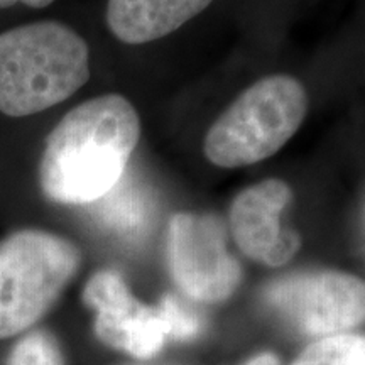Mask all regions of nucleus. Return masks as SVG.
I'll list each match as a JSON object with an SVG mask.
<instances>
[{
    "label": "nucleus",
    "instance_id": "obj_13",
    "mask_svg": "<svg viewBox=\"0 0 365 365\" xmlns=\"http://www.w3.org/2000/svg\"><path fill=\"white\" fill-rule=\"evenodd\" d=\"M166 313L170 323V336L178 340L193 339L202 330V322L195 312H191L173 296H164L159 303Z\"/></svg>",
    "mask_w": 365,
    "mask_h": 365
},
{
    "label": "nucleus",
    "instance_id": "obj_10",
    "mask_svg": "<svg viewBox=\"0 0 365 365\" xmlns=\"http://www.w3.org/2000/svg\"><path fill=\"white\" fill-rule=\"evenodd\" d=\"M98 202L100 220L124 235L143 234L153 220V198L134 180L122 178Z\"/></svg>",
    "mask_w": 365,
    "mask_h": 365
},
{
    "label": "nucleus",
    "instance_id": "obj_12",
    "mask_svg": "<svg viewBox=\"0 0 365 365\" xmlns=\"http://www.w3.org/2000/svg\"><path fill=\"white\" fill-rule=\"evenodd\" d=\"M9 365H63L56 341L46 331H33L17 341Z\"/></svg>",
    "mask_w": 365,
    "mask_h": 365
},
{
    "label": "nucleus",
    "instance_id": "obj_2",
    "mask_svg": "<svg viewBox=\"0 0 365 365\" xmlns=\"http://www.w3.org/2000/svg\"><path fill=\"white\" fill-rule=\"evenodd\" d=\"M88 78V46L71 27L43 21L0 34V112L6 115L48 110Z\"/></svg>",
    "mask_w": 365,
    "mask_h": 365
},
{
    "label": "nucleus",
    "instance_id": "obj_8",
    "mask_svg": "<svg viewBox=\"0 0 365 365\" xmlns=\"http://www.w3.org/2000/svg\"><path fill=\"white\" fill-rule=\"evenodd\" d=\"M293 191L281 180H266L237 195L230 208L232 234L242 252L267 266H282L299 249V237L281 223Z\"/></svg>",
    "mask_w": 365,
    "mask_h": 365
},
{
    "label": "nucleus",
    "instance_id": "obj_14",
    "mask_svg": "<svg viewBox=\"0 0 365 365\" xmlns=\"http://www.w3.org/2000/svg\"><path fill=\"white\" fill-rule=\"evenodd\" d=\"M54 0H0V9H7L16 6V4H24L27 7L33 9H43L53 4Z\"/></svg>",
    "mask_w": 365,
    "mask_h": 365
},
{
    "label": "nucleus",
    "instance_id": "obj_6",
    "mask_svg": "<svg viewBox=\"0 0 365 365\" xmlns=\"http://www.w3.org/2000/svg\"><path fill=\"white\" fill-rule=\"evenodd\" d=\"M168 257L176 284L196 301L225 299L240 281L239 262L227 250L225 230L212 215L173 217Z\"/></svg>",
    "mask_w": 365,
    "mask_h": 365
},
{
    "label": "nucleus",
    "instance_id": "obj_11",
    "mask_svg": "<svg viewBox=\"0 0 365 365\" xmlns=\"http://www.w3.org/2000/svg\"><path fill=\"white\" fill-rule=\"evenodd\" d=\"M291 365H365V339L333 335L309 345Z\"/></svg>",
    "mask_w": 365,
    "mask_h": 365
},
{
    "label": "nucleus",
    "instance_id": "obj_7",
    "mask_svg": "<svg viewBox=\"0 0 365 365\" xmlns=\"http://www.w3.org/2000/svg\"><path fill=\"white\" fill-rule=\"evenodd\" d=\"M83 299L97 313L98 339L113 349L149 359L170 336V323L161 304L145 307L137 301L117 272L95 274L85 287Z\"/></svg>",
    "mask_w": 365,
    "mask_h": 365
},
{
    "label": "nucleus",
    "instance_id": "obj_5",
    "mask_svg": "<svg viewBox=\"0 0 365 365\" xmlns=\"http://www.w3.org/2000/svg\"><path fill=\"white\" fill-rule=\"evenodd\" d=\"M266 298L308 335H340L365 322V282L352 274H296L269 286Z\"/></svg>",
    "mask_w": 365,
    "mask_h": 365
},
{
    "label": "nucleus",
    "instance_id": "obj_1",
    "mask_svg": "<svg viewBox=\"0 0 365 365\" xmlns=\"http://www.w3.org/2000/svg\"><path fill=\"white\" fill-rule=\"evenodd\" d=\"M140 137L135 108L117 93L86 100L49 132L39 186L51 202L95 203L117 186Z\"/></svg>",
    "mask_w": 365,
    "mask_h": 365
},
{
    "label": "nucleus",
    "instance_id": "obj_15",
    "mask_svg": "<svg viewBox=\"0 0 365 365\" xmlns=\"http://www.w3.org/2000/svg\"><path fill=\"white\" fill-rule=\"evenodd\" d=\"M247 365H279V360L271 354H264V355H259V357H255L254 360H250Z\"/></svg>",
    "mask_w": 365,
    "mask_h": 365
},
{
    "label": "nucleus",
    "instance_id": "obj_4",
    "mask_svg": "<svg viewBox=\"0 0 365 365\" xmlns=\"http://www.w3.org/2000/svg\"><path fill=\"white\" fill-rule=\"evenodd\" d=\"M80 266L71 242L26 228L0 242V340L33 327Z\"/></svg>",
    "mask_w": 365,
    "mask_h": 365
},
{
    "label": "nucleus",
    "instance_id": "obj_9",
    "mask_svg": "<svg viewBox=\"0 0 365 365\" xmlns=\"http://www.w3.org/2000/svg\"><path fill=\"white\" fill-rule=\"evenodd\" d=\"M213 0H108L107 24L118 41L144 44L175 33Z\"/></svg>",
    "mask_w": 365,
    "mask_h": 365
},
{
    "label": "nucleus",
    "instance_id": "obj_3",
    "mask_svg": "<svg viewBox=\"0 0 365 365\" xmlns=\"http://www.w3.org/2000/svg\"><path fill=\"white\" fill-rule=\"evenodd\" d=\"M307 110V90L293 76L272 75L255 81L210 127L205 156L218 168L264 161L296 134Z\"/></svg>",
    "mask_w": 365,
    "mask_h": 365
}]
</instances>
